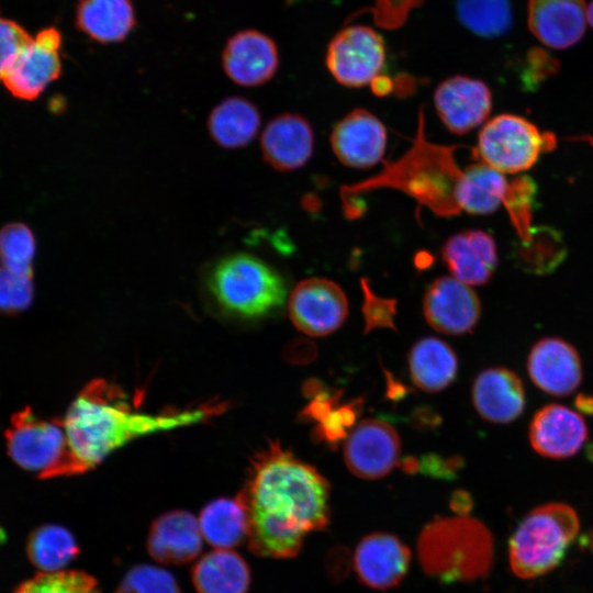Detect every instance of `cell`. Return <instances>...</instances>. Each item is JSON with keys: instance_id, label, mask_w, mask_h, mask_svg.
Masks as SVG:
<instances>
[{"instance_id": "f5cc1de1", "label": "cell", "mask_w": 593, "mask_h": 593, "mask_svg": "<svg viewBox=\"0 0 593 593\" xmlns=\"http://www.w3.org/2000/svg\"><path fill=\"white\" fill-rule=\"evenodd\" d=\"M591 143L593 144V139H591Z\"/></svg>"}, {"instance_id": "f907efd6", "label": "cell", "mask_w": 593, "mask_h": 593, "mask_svg": "<svg viewBox=\"0 0 593 593\" xmlns=\"http://www.w3.org/2000/svg\"><path fill=\"white\" fill-rule=\"evenodd\" d=\"M586 19L590 25L593 27V0L586 8Z\"/></svg>"}, {"instance_id": "f6af8a7d", "label": "cell", "mask_w": 593, "mask_h": 593, "mask_svg": "<svg viewBox=\"0 0 593 593\" xmlns=\"http://www.w3.org/2000/svg\"><path fill=\"white\" fill-rule=\"evenodd\" d=\"M460 466V458L443 459L436 455H428L423 458L421 470L434 477L452 478Z\"/></svg>"}, {"instance_id": "d6a6232c", "label": "cell", "mask_w": 593, "mask_h": 593, "mask_svg": "<svg viewBox=\"0 0 593 593\" xmlns=\"http://www.w3.org/2000/svg\"><path fill=\"white\" fill-rule=\"evenodd\" d=\"M566 249L557 232L538 227L521 242L518 264L523 270L545 275L555 270L563 260Z\"/></svg>"}, {"instance_id": "44dd1931", "label": "cell", "mask_w": 593, "mask_h": 593, "mask_svg": "<svg viewBox=\"0 0 593 593\" xmlns=\"http://www.w3.org/2000/svg\"><path fill=\"white\" fill-rule=\"evenodd\" d=\"M586 7L583 0H529L528 26L546 46L564 49L584 35Z\"/></svg>"}, {"instance_id": "30bf717a", "label": "cell", "mask_w": 593, "mask_h": 593, "mask_svg": "<svg viewBox=\"0 0 593 593\" xmlns=\"http://www.w3.org/2000/svg\"><path fill=\"white\" fill-rule=\"evenodd\" d=\"M288 307L294 326L310 336H324L336 331L348 312L342 288L325 278L300 281L290 294Z\"/></svg>"}, {"instance_id": "d590c367", "label": "cell", "mask_w": 593, "mask_h": 593, "mask_svg": "<svg viewBox=\"0 0 593 593\" xmlns=\"http://www.w3.org/2000/svg\"><path fill=\"white\" fill-rule=\"evenodd\" d=\"M536 195V186L527 176H521L508 182L504 205L521 240H526L532 231V213Z\"/></svg>"}, {"instance_id": "2e32d148", "label": "cell", "mask_w": 593, "mask_h": 593, "mask_svg": "<svg viewBox=\"0 0 593 593\" xmlns=\"http://www.w3.org/2000/svg\"><path fill=\"white\" fill-rule=\"evenodd\" d=\"M331 145L337 159L345 166L370 168L382 159L387 131L371 112L355 109L335 125Z\"/></svg>"}, {"instance_id": "9c48e42d", "label": "cell", "mask_w": 593, "mask_h": 593, "mask_svg": "<svg viewBox=\"0 0 593 593\" xmlns=\"http://www.w3.org/2000/svg\"><path fill=\"white\" fill-rule=\"evenodd\" d=\"M385 61L382 36L367 25H349L329 42L326 66L337 82L350 88L372 83Z\"/></svg>"}, {"instance_id": "6da1fadb", "label": "cell", "mask_w": 593, "mask_h": 593, "mask_svg": "<svg viewBox=\"0 0 593 593\" xmlns=\"http://www.w3.org/2000/svg\"><path fill=\"white\" fill-rule=\"evenodd\" d=\"M236 500L246 514L249 550L264 558L295 557L305 537L329 522L328 482L278 441L254 457Z\"/></svg>"}, {"instance_id": "d4e9b609", "label": "cell", "mask_w": 593, "mask_h": 593, "mask_svg": "<svg viewBox=\"0 0 593 593\" xmlns=\"http://www.w3.org/2000/svg\"><path fill=\"white\" fill-rule=\"evenodd\" d=\"M198 593H247L250 570L237 552L215 549L202 556L191 571Z\"/></svg>"}, {"instance_id": "5b68a950", "label": "cell", "mask_w": 593, "mask_h": 593, "mask_svg": "<svg viewBox=\"0 0 593 593\" xmlns=\"http://www.w3.org/2000/svg\"><path fill=\"white\" fill-rule=\"evenodd\" d=\"M208 289L224 312L243 318L266 316L279 309L287 296L281 275L246 253L216 261L208 275Z\"/></svg>"}, {"instance_id": "e575fe53", "label": "cell", "mask_w": 593, "mask_h": 593, "mask_svg": "<svg viewBox=\"0 0 593 593\" xmlns=\"http://www.w3.org/2000/svg\"><path fill=\"white\" fill-rule=\"evenodd\" d=\"M13 593H101L96 579L83 571L40 572Z\"/></svg>"}, {"instance_id": "4dcf8cb0", "label": "cell", "mask_w": 593, "mask_h": 593, "mask_svg": "<svg viewBox=\"0 0 593 593\" xmlns=\"http://www.w3.org/2000/svg\"><path fill=\"white\" fill-rule=\"evenodd\" d=\"M79 552L72 534L65 527L55 524L38 526L30 534L26 541V553L31 563L41 572L61 571Z\"/></svg>"}, {"instance_id": "ac0fdd59", "label": "cell", "mask_w": 593, "mask_h": 593, "mask_svg": "<svg viewBox=\"0 0 593 593\" xmlns=\"http://www.w3.org/2000/svg\"><path fill=\"white\" fill-rule=\"evenodd\" d=\"M529 441L540 456L564 459L575 455L588 439L582 416L561 404L541 407L529 425Z\"/></svg>"}, {"instance_id": "ffe728a7", "label": "cell", "mask_w": 593, "mask_h": 593, "mask_svg": "<svg viewBox=\"0 0 593 593\" xmlns=\"http://www.w3.org/2000/svg\"><path fill=\"white\" fill-rule=\"evenodd\" d=\"M313 146L310 123L295 113L273 118L260 137L264 160L278 171H292L304 166L312 156Z\"/></svg>"}, {"instance_id": "4316f807", "label": "cell", "mask_w": 593, "mask_h": 593, "mask_svg": "<svg viewBox=\"0 0 593 593\" xmlns=\"http://www.w3.org/2000/svg\"><path fill=\"white\" fill-rule=\"evenodd\" d=\"M76 25L99 43L124 40L135 25L131 0H80L76 9Z\"/></svg>"}, {"instance_id": "f1b7e54d", "label": "cell", "mask_w": 593, "mask_h": 593, "mask_svg": "<svg viewBox=\"0 0 593 593\" xmlns=\"http://www.w3.org/2000/svg\"><path fill=\"white\" fill-rule=\"evenodd\" d=\"M508 181L502 172L484 163H475L463 169L458 190L461 211L470 214H490L504 204Z\"/></svg>"}, {"instance_id": "ee69618b", "label": "cell", "mask_w": 593, "mask_h": 593, "mask_svg": "<svg viewBox=\"0 0 593 593\" xmlns=\"http://www.w3.org/2000/svg\"><path fill=\"white\" fill-rule=\"evenodd\" d=\"M338 399L339 393L329 394L324 391L321 392L303 409L301 413L302 418L321 422L336 407Z\"/></svg>"}, {"instance_id": "cb8c5ba5", "label": "cell", "mask_w": 593, "mask_h": 593, "mask_svg": "<svg viewBox=\"0 0 593 593\" xmlns=\"http://www.w3.org/2000/svg\"><path fill=\"white\" fill-rule=\"evenodd\" d=\"M472 401L481 417L505 424L523 413L525 391L515 372L502 367L489 368L475 378Z\"/></svg>"}, {"instance_id": "7bdbcfd3", "label": "cell", "mask_w": 593, "mask_h": 593, "mask_svg": "<svg viewBox=\"0 0 593 593\" xmlns=\"http://www.w3.org/2000/svg\"><path fill=\"white\" fill-rule=\"evenodd\" d=\"M523 80L535 85L553 75L558 69V61L547 51L535 47L526 56Z\"/></svg>"}, {"instance_id": "83f0119b", "label": "cell", "mask_w": 593, "mask_h": 593, "mask_svg": "<svg viewBox=\"0 0 593 593\" xmlns=\"http://www.w3.org/2000/svg\"><path fill=\"white\" fill-rule=\"evenodd\" d=\"M457 358L445 342L427 337L418 340L409 355L413 382L425 392L445 389L456 377Z\"/></svg>"}, {"instance_id": "f35d334b", "label": "cell", "mask_w": 593, "mask_h": 593, "mask_svg": "<svg viewBox=\"0 0 593 593\" xmlns=\"http://www.w3.org/2000/svg\"><path fill=\"white\" fill-rule=\"evenodd\" d=\"M360 402L335 407L326 417L318 422L313 436L320 441L334 445L347 437L348 428L354 426Z\"/></svg>"}, {"instance_id": "8992f818", "label": "cell", "mask_w": 593, "mask_h": 593, "mask_svg": "<svg viewBox=\"0 0 593 593\" xmlns=\"http://www.w3.org/2000/svg\"><path fill=\"white\" fill-rule=\"evenodd\" d=\"M579 529L578 514L570 505L548 503L533 508L510 538L512 571L522 579L549 573L563 560Z\"/></svg>"}, {"instance_id": "7dc6e473", "label": "cell", "mask_w": 593, "mask_h": 593, "mask_svg": "<svg viewBox=\"0 0 593 593\" xmlns=\"http://www.w3.org/2000/svg\"><path fill=\"white\" fill-rule=\"evenodd\" d=\"M472 506L470 495L465 491H456L451 497V508L459 515H466Z\"/></svg>"}, {"instance_id": "ab89813d", "label": "cell", "mask_w": 593, "mask_h": 593, "mask_svg": "<svg viewBox=\"0 0 593 593\" xmlns=\"http://www.w3.org/2000/svg\"><path fill=\"white\" fill-rule=\"evenodd\" d=\"M360 284L363 293L362 314L365 318V332L368 333L371 329L380 327L394 329L395 300L378 296L372 292L368 280L365 278L360 280Z\"/></svg>"}, {"instance_id": "ba28073f", "label": "cell", "mask_w": 593, "mask_h": 593, "mask_svg": "<svg viewBox=\"0 0 593 593\" xmlns=\"http://www.w3.org/2000/svg\"><path fill=\"white\" fill-rule=\"evenodd\" d=\"M556 137L515 114H500L479 133L477 154L482 163L502 174L529 169L542 153L553 149Z\"/></svg>"}, {"instance_id": "52a82bcc", "label": "cell", "mask_w": 593, "mask_h": 593, "mask_svg": "<svg viewBox=\"0 0 593 593\" xmlns=\"http://www.w3.org/2000/svg\"><path fill=\"white\" fill-rule=\"evenodd\" d=\"M8 455L40 479L68 477V446L63 419H45L31 407L16 412L5 430Z\"/></svg>"}, {"instance_id": "74e56055", "label": "cell", "mask_w": 593, "mask_h": 593, "mask_svg": "<svg viewBox=\"0 0 593 593\" xmlns=\"http://www.w3.org/2000/svg\"><path fill=\"white\" fill-rule=\"evenodd\" d=\"M34 296L32 276L0 267V312L18 314L30 307Z\"/></svg>"}, {"instance_id": "7a4b0ae2", "label": "cell", "mask_w": 593, "mask_h": 593, "mask_svg": "<svg viewBox=\"0 0 593 593\" xmlns=\"http://www.w3.org/2000/svg\"><path fill=\"white\" fill-rule=\"evenodd\" d=\"M224 403L163 414L134 409L126 394L102 379L89 382L63 419L68 446V475L83 473L128 441L153 433L201 423L223 412Z\"/></svg>"}, {"instance_id": "d6986e66", "label": "cell", "mask_w": 593, "mask_h": 593, "mask_svg": "<svg viewBox=\"0 0 593 593\" xmlns=\"http://www.w3.org/2000/svg\"><path fill=\"white\" fill-rule=\"evenodd\" d=\"M527 371L540 390L557 396L572 393L582 379L577 350L566 340L553 337L540 339L533 346Z\"/></svg>"}, {"instance_id": "4fadbf2b", "label": "cell", "mask_w": 593, "mask_h": 593, "mask_svg": "<svg viewBox=\"0 0 593 593\" xmlns=\"http://www.w3.org/2000/svg\"><path fill=\"white\" fill-rule=\"evenodd\" d=\"M436 112L454 134H466L481 125L492 109L488 86L467 76H454L441 81L434 92Z\"/></svg>"}, {"instance_id": "bcb514c9", "label": "cell", "mask_w": 593, "mask_h": 593, "mask_svg": "<svg viewBox=\"0 0 593 593\" xmlns=\"http://www.w3.org/2000/svg\"><path fill=\"white\" fill-rule=\"evenodd\" d=\"M316 345L305 338L292 342L287 349V358L294 363H309L316 357Z\"/></svg>"}, {"instance_id": "484cf974", "label": "cell", "mask_w": 593, "mask_h": 593, "mask_svg": "<svg viewBox=\"0 0 593 593\" xmlns=\"http://www.w3.org/2000/svg\"><path fill=\"white\" fill-rule=\"evenodd\" d=\"M260 121V113L253 102L243 97H228L211 111L208 131L219 146L235 149L256 137Z\"/></svg>"}, {"instance_id": "c3c4849f", "label": "cell", "mask_w": 593, "mask_h": 593, "mask_svg": "<svg viewBox=\"0 0 593 593\" xmlns=\"http://www.w3.org/2000/svg\"><path fill=\"white\" fill-rule=\"evenodd\" d=\"M575 407L585 415H593V396L580 393L575 398Z\"/></svg>"}, {"instance_id": "8d00e7d4", "label": "cell", "mask_w": 593, "mask_h": 593, "mask_svg": "<svg viewBox=\"0 0 593 593\" xmlns=\"http://www.w3.org/2000/svg\"><path fill=\"white\" fill-rule=\"evenodd\" d=\"M115 593H181L174 575L149 564L131 568L121 580Z\"/></svg>"}, {"instance_id": "e0dca14e", "label": "cell", "mask_w": 593, "mask_h": 593, "mask_svg": "<svg viewBox=\"0 0 593 593\" xmlns=\"http://www.w3.org/2000/svg\"><path fill=\"white\" fill-rule=\"evenodd\" d=\"M226 76L242 87H256L270 80L279 65L275 42L261 32L246 30L228 40L222 55Z\"/></svg>"}, {"instance_id": "1f68e13d", "label": "cell", "mask_w": 593, "mask_h": 593, "mask_svg": "<svg viewBox=\"0 0 593 593\" xmlns=\"http://www.w3.org/2000/svg\"><path fill=\"white\" fill-rule=\"evenodd\" d=\"M459 21L481 37H497L512 26V10L508 0H457Z\"/></svg>"}, {"instance_id": "681fc988", "label": "cell", "mask_w": 593, "mask_h": 593, "mask_svg": "<svg viewBox=\"0 0 593 593\" xmlns=\"http://www.w3.org/2000/svg\"><path fill=\"white\" fill-rule=\"evenodd\" d=\"M303 392L305 395L314 398L322 391V383L317 380L311 379L304 383Z\"/></svg>"}, {"instance_id": "5bb4252c", "label": "cell", "mask_w": 593, "mask_h": 593, "mask_svg": "<svg viewBox=\"0 0 593 593\" xmlns=\"http://www.w3.org/2000/svg\"><path fill=\"white\" fill-rule=\"evenodd\" d=\"M353 562L362 584L384 591L402 582L410 568L411 551L392 534L371 533L357 544Z\"/></svg>"}, {"instance_id": "7402d4cb", "label": "cell", "mask_w": 593, "mask_h": 593, "mask_svg": "<svg viewBox=\"0 0 593 593\" xmlns=\"http://www.w3.org/2000/svg\"><path fill=\"white\" fill-rule=\"evenodd\" d=\"M441 256L452 277L468 286L486 283L497 264L494 238L481 230H467L450 236Z\"/></svg>"}, {"instance_id": "277c9868", "label": "cell", "mask_w": 593, "mask_h": 593, "mask_svg": "<svg viewBox=\"0 0 593 593\" xmlns=\"http://www.w3.org/2000/svg\"><path fill=\"white\" fill-rule=\"evenodd\" d=\"M424 571L445 582L470 581L488 574L493 561V538L478 519L467 515L430 522L418 538Z\"/></svg>"}, {"instance_id": "f546056e", "label": "cell", "mask_w": 593, "mask_h": 593, "mask_svg": "<svg viewBox=\"0 0 593 593\" xmlns=\"http://www.w3.org/2000/svg\"><path fill=\"white\" fill-rule=\"evenodd\" d=\"M202 537L216 549H231L247 538V519L235 499L220 497L206 504L199 516Z\"/></svg>"}, {"instance_id": "9a60e30c", "label": "cell", "mask_w": 593, "mask_h": 593, "mask_svg": "<svg viewBox=\"0 0 593 593\" xmlns=\"http://www.w3.org/2000/svg\"><path fill=\"white\" fill-rule=\"evenodd\" d=\"M423 312L437 332L458 335L474 327L481 304L468 284L454 277H439L426 289Z\"/></svg>"}, {"instance_id": "8fae6325", "label": "cell", "mask_w": 593, "mask_h": 593, "mask_svg": "<svg viewBox=\"0 0 593 593\" xmlns=\"http://www.w3.org/2000/svg\"><path fill=\"white\" fill-rule=\"evenodd\" d=\"M60 44L58 30H42L5 72L2 80L7 89L19 99H36L60 75Z\"/></svg>"}, {"instance_id": "7c38bea8", "label": "cell", "mask_w": 593, "mask_h": 593, "mask_svg": "<svg viewBox=\"0 0 593 593\" xmlns=\"http://www.w3.org/2000/svg\"><path fill=\"white\" fill-rule=\"evenodd\" d=\"M400 439L389 423L368 418L357 424L347 435L344 459L358 478L374 480L387 475L396 465Z\"/></svg>"}, {"instance_id": "3957f363", "label": "cell", "mask_w": 593, "mask_h": 593, "mask_svg": "<svg viewBox=\"0 0 593 593\" xmlns=\"http://www.w3.org/2000/svg\"><path fill=\"white\" fill-rule=\"evenodd\" d=\"M418 121L411 148L398 160L385 164L384 169L372 178L343 187L340 194L344 203L373 189L391 188L403 191L436 215L454 216L460 213L458 190L463 170L455 158L458 146L429 142L424 134L422 111Z\"/></svg>"}, {"instance_id": "816d5d0a", "label": "cell", "mask_w": 593, "mask_h": 593, "mask_svg": "<svg viewBox=\"0 0 593 593\" xmlns=\"http://www.w3.org/2000/svg\"><path fill=\"white\" fill-rule=\"evenodd\" d=\"M591 544H592V546H591V547H592V549H593V536H592V539H591Z\"/></svg>"}, {"instance_id": "b9f144b4", "label": "cell", "mask_w": 593, "mask_h": 593, "mask_svg": "<svg viewBox=\"0 0 593 593\" xmlns=\"http://www.w3.org/2000/svg\"><path fill=\"white\" fill-rule=\"evenodd\" d=\"M421 3L422 0H376L370 11L380 27L394 30L402 26L410 11Z\"/></svg>"}, {"instance_id": "603a6c76", "label": "cell", "mask_w": 593, "mask_h": 593, "mask_svg": "<svg viewBox=\"0 0 593 593\" xmlns=\"http://www.w3.org/2000/svg\"><path fill=\"white\" fill-rule=\"evenodd\" d=\"M202 539L198 519L187 511L176 510L153 522L147 537V550L158 562L180 564L198 557Z\"/></svg>"}, {"instance_id": "60d3db41", "label": "cell", "mask_w": 593, "mask_h": 593, "mask_svg": "<svg viewBox=\"0 0 593 593\" xmlns=\"http://www.w3.org/2000/svg\"><path fill=\"white\" fill-rule=\"evenodd\" d=\"M33 37L18 23L0 18V80Z\"/></svg>"}, {"instance_id": "836d02e7", "label": "cell", "mask_w": 593, "mask_h": 593, "mask_svg": "<svg viewBox=\"0 0 593 593\" xmlns=\"http://www.w3.org/2000/svg\"><path fill=\"white\" fill-rule=\"evenodd\" d=\"M35 238L22 223H11L0 230L1 266L20 275L33 277Z\"/></svg>"}]
</instances>
